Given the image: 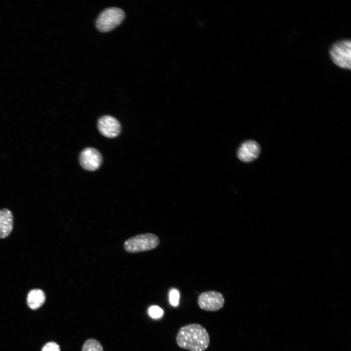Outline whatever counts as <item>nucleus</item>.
I'll list each match as a JSON object with an SVG mask.
<instances>
[{
    "mask_svg": "<svg viewBox=\"0 0 351 351\" xmlns=\"http://www.w3.org/2000/svg\"><path fill=\"white\" fill-rule=\"evenodd\" d=\"M148 313L151 317L158 318L163 315V311L158 306H153L149 308Z\"/></svg>",
    "mask_w": 351,
    "mask_h": 351,
    "instance_id": "obj_12",
    "label": "nucleus"
},
{
    "mask_svg": "<svg viewBox=\"0 0 351 351\" xmlns=\"http://www.w3.org/2000/svg\"><path fill=\"white\" fill-rule=\"evenodd\" d=\"M125 17L124 11L117 7H110L103 11L96 20V27L100 32L110 31L118 26Z\"/></svg>",
    "mask_w": 351,
    "mask_h": 351,
    "instance_id": "obj_4",
    "label": "nucleus"
},
{
    "mask_svg": "<svg viewBox=\"0 0 351 351\" xmlns=\"http://www.w3.org/2000/svg\"><path fill=\"white\" fill-rule=\"evenodd\" d=\"M200 308L209 312H215L222 309L225 299L220 292L215 291H209L200 293L197 298Z\"/></svg>",
    "mask_w": 351,
    "mask_h": 351,
    "instance_id": "obj_5",
    "label": "nucleus"
},
{
    "mask_svg": "<svg viewBox=\"0 0 351 351\" xmlns=\"http://www.w3.org/2000/svg\"><path fill=\"white\" fill-rule=\"evenodd\" d=\"M14 217L11 211L6 208L0 210V238L9 235L13 228Z\"/></svg>",
    "mask_w": 351,
    "mask_h": 351,
    "instance_id": "obj_9",
    "label": "nucleus"
},
{
    "mask_svg": "<svg viewBox=\"0 0 351 351\" xmlns=\"http://www.w3.org/2000/svg\"><path fill=\"white\" fill-rule=\"evenodd\" d=\"M177 345L190 351H204L210 344V336L206 330L200 324H190L182 327L176 337Z\"/></svg>",
    "mask_w": 351,
    "mask_h": 351,
    "instance_id": "obj_1",
    "label": "nucleus"
},
{
    "mask_svg": "<svg viewBox=\"0 0 351 351\" xmlns=\"http://www.w3.org/2000/svg\"><path fill=\"white\" fill-rule=\"evenodd\" d=\"M350 39H342L333 43L329 51L332 61L337 66L351 70V46Z\"/></svg>",
    "mask_w": 351,
    "mask_h": 351,
    "instance_id": "obj_2",
    "label": "nucleus"
},
{
    "mask_svg": "<svg viewBox=\"0 0 351 351\" xmlns=\"http://www.w3.org/2000/svg\"><path fill=\"white\" fill-rule=\"evenodd\" d=\"M81 351H103V349L99 341L92 338L84 343Z\"/></svg>",
    "mask_w": 351,
    "mask_h": 351,
    "instance_id": "obj_11",
    "label": "nucleus"
},
{
    "mask_svg": "<svg viewBox=\"0 0 351 351\" xmlns=\"http://www.w3.org/2000/svg\"><path fill=\"white\" fill-rule=\"evenodd\" d=\"M45 299V294L42 290L34 289L28 293L27 303L30 309L37 310L44 304Z\"/></svg>",
    "mask_w": 351,
    "mask_h": 351,
    "instance_id": "obj_10",
    "label": "nucleus"
},
{
    "mask_svg": "<svg viewBox=\"0 0 351 351\" xmlns=\"http://www.w3.org/2000/svg\"><path fill=\"white\" fill-rule=\"evenodd\" d=\"M159 237L152 233L136 235L127 239L123 247L126 251L130 253L145 252L153 250L158 246Z\"/></svg>",
    "mask_w": 351,
    "mask_h": 351,
    "instance_id": "obj_3",
    "label": "nucleus"
},
{
    "mask_svg": "<svg viewBox=\"0 0 351 351\" xmlns=\"http://www.w3.org/2000/svg\"><path fill=\"white\" fill-rule=\"evenodd\" d=\"M98 128L103 136L109 138L117 136L121 130L119 121L114 117L108 115L103 116L99 118Z\"/></svg>",
    "mask_w": 351,
    "mask_h": 351,
    "instance_id": "obj_7",
    "label": "nucleus"
},
{
    "mask_svg": "<svg viewBox=\"0 0 351 351\" xmlns=\"http://www.w3.org/2000/svg\"><path fill=\"white\" fill-rule=\"evenodd\" d=\"M179 299V293L176 289H172L169 294V300L170 303L174 306L178 304Z\"/></svg>",
    "mask_w": 351,
    "mask_h": 351,
    "instance_id": "obj_13",
    "label": "nucleus"
},
{
    "mask_svg": "<svg viewBox=\"0 0 351 351\" xmlns=\"http://www.w3.org/2000/svg\"><path fill=\"white\" fill-rule=\"evenodd\" d=\"M260 151V146L256 141L248 140L243 143L239 148L237 156L242 161L249 162L258 157Z\"/></svg>",
    "mask_w": 351,
    "mask_h": 351,
    "instance_id": "obj_8",
    "label": "nucleus"
},
{
    "mask_svg": "<svg viewBox=\"0 0 351 351\" xmlns=\"http://www.w3.org/2000/svg\"><path fill=\"white\" fill-rule=\"evenodd\" d=\"M41 351H60V347L56 342H50L44 345Z\"/></svg>",
    "mask_w": 351,
    "mask_h": 351,
    "instance_id": "obj_14",
    "label": "nucleus"
},
{
    "mask_svg": "<svg viewBox=\"0 0 351 351\" xmlns=\"http://www.w3.org/2000/svg\"><path fill=\"white\" fill-rule=\"evenodd\" d=\"M102 162V156L95 148H86L80 154V164L83 169L87 171H93L97 170L101 165Z\"/></svg>",
    "mask_w": 351,
    "mask_h": 351,
    "instance_id": "obj_6",
    "label": "nucleus"
}]
</instances>
